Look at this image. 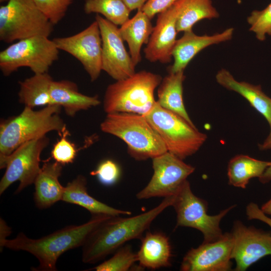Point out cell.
I'll return each mask as SVG.
<instances>
[{"mask_svg":"<svg viewBox=\"0 0 271 271\" xmlns=\"http://www.w3.org/2000/svg\"><path fill=\"white\" fill-rule=\"evenodd\" d=\"M53 41L59 50L69 53L80 62L92 82L98 78L102 71V42L96 20L76 34L55 38Z\"/></svg>","mask_w":271,"mask_h":271,"instance_id":"obj_12","label":"cell"},{"mask_svg":"<svg viewBox=\"0 0 271 271\" xmlns=\"http://www.w3.org/2000/svg\"><path fill=\"white\" fill-rule=\"evenodd\" d=\"M173 6L177 14L178 32L192 30L194 25L199 21L219 17L212 0H178Z\"/></svg>","mask_w":271,"mask_h":271,"instance_id":"obj_25","label":"cell"},{"mask_svg":"<svg viewBox=\"0 0 271 271\" xmlns=\"http://www.w3.org/2000/svg\"><path fill=\"white\" fill-rule=\"evenodd\" d=\"M270 164L271 162L259 160L247 155H236L228 164V184L245 189L250 179L259 178Z\"/></svg>","mask_w":271,"mask_h":271,"instance_id":"obj_27","label":"cell"},{"mask_svg":"<svg viewBox=\"0 0 271 271\" xmlns=\"http://www.w3.org/2000/svg\"><path fill=\"white\" fill-rule=\"evenodd\" d=\"M100 129L123 141L128 154L136 160L152 159L167 152L162 139L143 115L107 113Z\"/></svg>","mask_w":271,"mask_h":271,"instance_id":"obj_4","label":"cell"},{"mask_svg":"<svg viewBox=\"0 0 271 271\" xmlns=\"http://www.w3.org/2000/svg\"><path fill=\"white\" fill-rule=\"evenodd\" d=\"M177 12L173 5L159 14L156 24L144 50L145 56L151 62L168 63L177 41Z\"/></svg>","mask_w":271,"mask_h":271,"instance_id":"obj_16","label":"cell"},{"mask_svg":"<svg viewBox=\"0 0 271 271\" xmlns=\"http://www.w3.org/2000/svg\"><path fill=\"white\" fill-rule=\"evenodd\" d=\"M153 176L147 186L139 192L140 200L167 197L177 194L195 168L169 152L152 159Z\"/></svg>","mask_w":271,"mask_h":271,"instance_id":"obj_11","label":"cell"},{"mask_svg":"<svg viewBox=\"0 0 271 271\" xmlns=\"http://www.w3.org/2000/svg\"><path fill=\"white\" fill-rule=\"evenodd\" d=\"M159 134L167 151L184 160L196 153L207 139L178 114L161 107L157 102L153 108L144 115Z\"/></svg>","mask_w":271,"mask_h":271,"instance_id":"obj_6","label":"cell"},{"mask_svg":"<svg viewBox=\"0 0 271 271\" xmlns=\"http://www.w3.org/2000/svg\"><path fill=\"white\" fill-rule=\"evenodd\" d=\"M231 233L233 238L232 259L235 270L244 271L265 256L271 255V232L247 227L241 221L234 222Z\"/></svg>","mask_w":271,"mask_h":271,"instance_id":"obj_14","label":"cell"},{"mask_svg":"<svg viewBox=\"0 0 271 271\" xmlns=\"http://www.w3.org/2000/svg\"><path fill=\"white\" fill-rule=\"evenodd\" d=\"M63 165L57 162H46L34 182V201L41 209L48 208L62 200L64 187L60 184Z\"/></svg>","mask_w":271,"mask_h":271,"instance_id":"obj_18","label":"cell"},{"mask_svg":"<svg viewBox=\"0 0 271 271\" xmlns=\"http://www.w3.org/2000/svg\"><path fill=\"white\" fill-rule=\"evenodd\" d=\"M50 95L52 104L60 106L69 116L73 117L77 112L99 105L97 95L91 96L79 91L76 83L69 80H53Z\"/></svg>","mask_w":271,"mask_h":271,"instance_id":"obj_19","label":"cell"},{"mask_svg":"<svg viewBox=\"0 0 271 271\" xmlns=\"http://www.w3.org/2000/svg\"><path fill=\"white\" fill-rule=\"evenodd\" d=\"M184 71L169 73L162 79L157 90V103L163 108L182 116L194 124L186 110L183 97Z\"/></svg>","mask_w":271,"mask_h":271,"instance_id":"obj_24","label":"cell"},{"mask_svg":"<svg viewBox=\"0 0 271 271\" xmlns=\"http://www.w3.org/2000/svg\"><path fill=\"white\" fill-rule=\"evenodd\" d=\"M249 31L257 40L264 41L271 36V2L263 10H254L247 18Z\"/></svg>","mask_w":271,"mask_h":271,"instance_id":"obj_30","label":"cell"},{"mask_svg":"<svg viewBox=\"0 0 271 271\" xmlns=\"http://www.w3.org/2000/svg\"><path fill=\"white\" fill-rule=\"evenodd\" d=\"M49 143L45 135L22 145L8 156L0 157V168L6 169L0 182L1 195L16 181L20 184L15 194L34 183L41 168V154Z\"/></svg>","mask_w":271,"mask_h":271,"instance_id":"obj_10","label":"cell"},{"mask_svg":"<svg viewBox=\"0 0 271 271\" xmlns=\"http://www.w3.org/2000/svg\"><path fill=\"white\" fill-rule=\"evenodd\" d=\"M236 206L232 205L217 215H209L207 202L193 193L187 180L175 195L172 205L177 214L176 227H188L198 230L203 234V242H213L222 236L220 222Z\"/></svg>","mask_w":271,"mask_h":271,"instance_id":"obj_9","label":"cell"},{"mask_svg":"<svg viewBox=\"0 0 271 271\" xmlns=\"http://www.w3.org/2000/svg\"><path fill=\"white\" fill-rule=\"evenodd\" d=\"M269 126L270 129L268 135L261 144L258 145V148L261 151L271 149V124Z\"/></svg>","mask_w":271,"mask_h":271,"instance_id":"obj_39","label":"cell"},{"mask_svg":"<svg viewBox=\"0 0 271 271\" xmlns=\"http://www.w3.org/2000/svg\"><path fill=\"white\" fill-rule=\"evenodd\" d=\"M87 180L83 175L77 176L64 187L62 201L79 205L87 210L92 215H130L131 212L113 208L90 196L87 189Z\"/></svg>","mask_w":271,"mask_h":271,"instance_id":"obj_22","label":"cell"},{"mask_svg":"<svg viewBox=\"0 0 271 271\" xmlns=\"http://www.w3.org/2000/svg\"><path fill=\"white\" fill-rule=\"evenodd\" d=\"M8 1L9 0H0V2L1 3H4V2H6V1L8 2Z\"/></svg>","mask_w":271,"mask_h":271,"instance_id":"obj_41","label":"cell"},{"mask_svg":"<svg viewBox=\"0 0 271 271\" xmlns=\"http://www.w3.org/2000/svg\"><path fill=\"white\" fill-rule=\"evenodd\" d=\"M137 261V253L130 245L124 244L118 248L111 257L92 269L96 271H127L133 267Z\"/></svg>","mask_w":271,"mask_h":271,"instance_id":"obj_29","label":"cell"},{"mask_svg":"<svg viewBox=\"0 0 271 271\" xmlns=\"http://www.w3.org/2000/svg\"><path fill=\"white\" fill-rule=\"evenodd\" d=\"M85 14L95 13L116 26H121L128 20L130 11L123 0H85Z\"/></svg>","mask_w":271,"mask_h":271,"instance_id":"obj_28","label":"cell"},{"mask_svg":"<svg viewBox=\"0 0 271 271\" xmlns=\"http://www.w3.org/2000/svg\"><path fill=\"white\" fill-rule=\"evenodd\" d=\"M139 265L143 268L157 269L171 264L172 248L169 238L161 232H147L141 238L137 253Z\"/></svg>","mask_w":271,"mask_h":271,"instance_id":"obj_21","label":"cell"},{"mask_svg":"<svg viewBox=\"0 0 271 271\" xmlns=\"http://www.w3.org/2000/svg\"><path fill=\"white\" fill-rule=\"evenodd\" d=\"M53 79L48 73L34 74L19 82V101L25 106L34 108L53 105L50 89Z\"/></svg>","mask_w":271,"mask_h":271,"instance_id":"obj_26","label":"cell"},{"mask_svg":"<svg viewBox=\"0 0 271 271\" xmlns=\"http://www.w3.org/2000/svg\"><path fill=\"white\" fill-rule=\"evenodd\" d=\"M216 82L224 88L234 91L244 98L250 105L271 124V98L259 85L239 81L225 69H221L215 76Z\"/></svg>","mask_w":271,"mask_h":271,"instance_id":"obj_20","label":"cell"},{"mask_svg":"<svg viewBox=\"0 0 271 271\" xmlns=\"http://www.w3.org/2000/svg\"><path fill=\"white\" fill-rule=\"evenodd\" d=\"M234 29L229 28L220 33L213 35H198L193 30L184 32L177 39L172 51L174 62L168 68L169 73L184 71L185 69L200 51L215 44L230 40L233 36Z\"/></svg>","mask_w":271,"mask_h":271,"instance_id":"obj_17","label":"cell"},{"mask_svg":"<svg viewBox=\"0 0 271 271\" xmlns=\"http://www.w3.org/2000/svg\"><path fill=\"white\" fill-rule=\"evenodd\" d=\"M258 180L263 184L271 181V164L265 169L263 174L258 178Z\"/></svg>","mask_w":271,"mask_h":271,"instance_id":"obj_38","label":"cell"},{"mask_svg":"<svg viewBox=\"0 0 271 271\" xmlns=\"http://www.w3.org/2000/svg\"><path fill=\"white\" fill-rule=\"evenodd\" d=\"M11 228L6 224L4 220L1 218L0 241L7 239L6 237L11 234Z\"/></svg>","mask_w":271,"mask_h":271,"instance_id":"obj_37","label":"cell"},{"mask_svg":"<svg viewBox=\"0 0 271 271\" xmlns=\"http://www.w3.org/2000/svg\"><path fill=\"white\" fill-rule=\"evenodd\" d=\"M151 20L140 9L119 28L122 39L128 44L129 54L136 66L141 61L142 47L148 43L153 30Z\"/></svg>","mask_w":271,"mask_h":271,"instance_id":"obj_23","label":"cell"},{"mask_svg":"<svg viewBox=\"0 0 271 271\" xmlns=\"http://www.w3.org/2000/svg\"><path fill=\"white\" fill-rule=\"evenodd\" d=\"M43 14L54 25L65 17L73 0H34Z\"/></svg>","mask_w":271,"mask_h":271,"instance_id":"obj_32","label":"cell"},{"mask_svg":"<svg viewBox=\"0 0 271 271\" xmlns=\"http://www.w3.org/2000/svg\"><path fill=\"white\" fill-rule=\"evenodd\" d=\"M112 216L92 215L87 222L69 225L38 239H32L21 232L14 239L0 241L1 248L24 250L35 256L39 265L37 271L57 270L56 262L66 251L83 246L91 233L104 221Z\"/></svg>","mask_w":271,"mask_h":271,"instance_id":"obj_2","label":"cell"},{"mask_svg":"<svg viewBox=\"0 0 271 271\" xmlns=\"http://www.w3.org/2000/svg\"><path fill=\"white\" fill-rule=\"evenodd\" d=\"M56 104L40 110L25 106L18 115L3 119L0 124V157L10 155L22 145L52 131L60 134L67 127Z\"/></svg>","mask_w":271,"mask_h":271,"instance_id":"obj_3","label":"cell"},{"mask_svg":"<svg viewBox=\"0 0 271 271\" xmlns=\"http://www.w3.org/2000/svg\"><path fill=\"white\" fill-rule=\"evenodd\" d=\"M162 78L142 70L109 84L105 92L103 107L107 113L126 112L145 115L154 106V92Z\"/></svg>","mask_w":271,"mask_h":271,"instance_id":"obj_5","label":"cell"},{"mask_svg":"<svg viewBox=\"0 0 271 271\" xmlns=\"http://www.w3.org/2000/svg\"><path fill=\"white\" fill-rule=\"evenodd\" d=\"M97 177L105 185H111L119 179L120 170L119 166L111 160H106L100 163L96 169L90 173Z\"/></svg>","mask_w":271,"mask_h":271,"instance_id":"obj_33","label":"cell"},{"mask_svg":"<svg viewBox=\"0 0 271 271\" xmlns=\"http://www.w3.org/2000/svg\"><path fill=\"white\" fill-rule=\"evenodd\" d=\"M178 0H148L141 10L151 19L172 6Z\"/></svg>","mask_w":271,"mask_h":271,"instance_id":"obj_34","label":"cell"},{"mask_svg":"<svg viewBox=\"0 0 271 271\" xmlns=\"http://www.w3.org/2000/svg\"><path fill=\"white\" fill-rule=\"evenodd\" d=\"M148 0H123L130 11L140 10Z\"/></svg>","mask_w":271,"mask_h":271,"instance_id":"obj_36","label":"cell"},{"mask_svg":"<svg viewBox=\"0 0 271 271\" xmlns=\"http://www.w3.org/2000/svg\"><path fill=\"white\" fill-rule=\"evenodd\" d=\"M260 209L266 215H271V198L261 206Z\"/></svg>","mask_w":271,"mask_h":271,"instance_id":"obj_40","label":"cell"},{"mask_svg":"<svg viewBox=\"0 0 271 271\" xmlns=\"http://www.w3.org/2000/svg\"><path fill=\"white\" fill-rule=\"evenodd\" d=\"M246 214L248 220L256 219L261 221L271 228V218L264 214L256 203L250 202L247 205Z\"/></svg>","mask_w":271,"mask_h":271,"instance_id":"obj_35","label":"cell"},{"mask_svg":"<svg viewBox=\"0 0 271 271\" xmlns=\"http://www.w3.org/2000/svg\"><path fill=\"white\" fill-rule=\"evenodd\" d=\"M102 42V70L115 80L136 73V65L126 51L117 26L100 15L95 17Z\"/></svg>","mask_w":271,"mask_h":271,"instance_id":"obj_13","label":"cell"},{"mask_svg":"<svg viewBox=\"0 0 271 271\" xmlns=\"http://www.w3.org/2000/svg\"><path fill=\"white\" fill-rule=\"evenodd\" d=\"M59 135L60 139L53 145L51 158L62 165L72 163L76 157L77 150L75 145L68 139L70 135L69 131L66 127Z\"/></svg>","mask_w":271,"mask_h":271,"instance_id":"obj_31","label":"cell"},{"mask_svg":"<svg viewBox=\"0 0 271 271\" xmlns=\"http://www.w3.org/2000/svg\"><path fill=\"white\" fill-rule=\"evenodd\" d=\"M59 50L53 40L35 36L14 42L0 52V70L8 76L22 67L34 73L48 72L59 59Z\"/></svg>","mask_w":271,"mask_h":271,"instance_id":"obj_8","label":"cell"},{"mask_svg":"<svg viewBox=\"0 0 271 271\" xmlns=\"http://www.w3.org/2000/svg\"><path fill=\"white\" fill-rule=\"evenodd\" d=\"M53 26L34 0H9L0 7V40L4 43L35 36L49 37Z\"/></svg>","mask_w":271,"mask_h":271,"instance_id":"obj_7","label":"cell"},{"mask_svg":"<svg viewBox=\"0 0 271 271\" xmlns=\"http://www.w3.org/2000/svg\"><path fill=\"white\" fill-rule=\"evenodd\" d=\"M175 195L164 198L155 207L129 217L112 216L102 222L82 246L83 262L95 263L114 252L127 241L141 238L153 221L166 208L172 206Z\"/></svg>","mask_w":271,"mask_h":271,"instance_id":"obj_1","label":"cell"},{"mask_svg":"<svg viewBox=\"0 0 271 271\" xmlns=\"http://www.w3.org/2000/svg\"><path fill=\"white\" fill-rule=\"evenodd\" d=\"M233 238L231 232L223 233L217 240L203 242L191 248L182 261V271H228L232 268Z\"/></svg>","mask_w":271,"mask_h":271,"instance_id":"obj_15","label":"cell"}]
</instances>
